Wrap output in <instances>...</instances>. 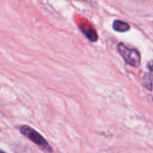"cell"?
<instances>
[{
	"instance_id": "6da1fadb",
	"label": "cell",
	"mask_w": 153,
	"mask_h": 153,
	"mask_svg": "<svg viewBox=\"0 0 153 153\" xmlns=\"http://www.w3.org/2000/svg\"><path fill=\"white\" fill-rule=\"evenodd\" d=\"M20 132L34 144H36L42 152L45 153H53V149L48 143V141L36 130L29 126H22Z\"/></svg>"
},
{
	"instance_id": "7a4b0ae2",
	"label": "cell",
	"mask_w": 153,
	"mask_h": 153,
	"mask_svg": "<svg viewBox=\"0 0 153 153\" xmlns=\"http://www.w3.org/2000/svg\"><path fill=\"white\" fill-rule=\"evenodd\" d=\"M117 50L121 56L123 57L124 61L134 67H138L141 64V54L138 50L134 48H131L122 43L117 45Z\"/></svg>"
},
{
	"instance_id": "3957f363",
	"label": "cell",
	"mask_w": 153,
	"mask_h": 153,
	"mask_svg": "<svg viewBox=\"0 0 153 153\" xmlns=\"http://www.w3.org/2000/svg\"><path fill=\"white\" fill-rule=\"evenodd\" d=\"M80 30L82 32L91 40V41H96L98 39V34L95 30V29L87 22H82L79 24Z\"/></svg>"
},
{
	"instance_id": "277c9868",
	"label": "cell",
	"mask_w": 153,
	"mask_h": 153,
	"mask_svg": "<svg viewBox=\"0 0 153 153\" xmlns=\"http://www.w3.org/2000/svg\"><path fill=\"white\" fill-rule=\"evenodd\" d=\"M113 29L114 30L118 32H126L130 30V25L126 22L121 20H116L113 22Z\"/></svg>"
},
{
	"instance_id": "5b68a950",
	"label": "cell",
	"mask_w": 153,
	"mask_h": 153,
	"mask_svg": "<svg viewBox=\"0 0 153 153\" xmlns=\"http://www.w3.org/2000/svg\"><path fill=\"white\" fill-rule=\"evenodd\" d=\"M148 67H149V70H150L151 73H152V75L153 76V61H151V62L149 63Z\"/></svg>"
},
{
	"instance_id": "8992f818",
	"label": "cell",
	"mask_w": 153,
	"mask_h": 153,
	"mask_svg": "<svg viewBox=\"0 0 153 153\" xmlns=\"http://www.w3.org/2000/svg\"><path fill=\"white\" fill-rule=\"evenodd\" d=\"M0 153H4V152L3 151H0Z\"/></svg>"
}]
</instances>
